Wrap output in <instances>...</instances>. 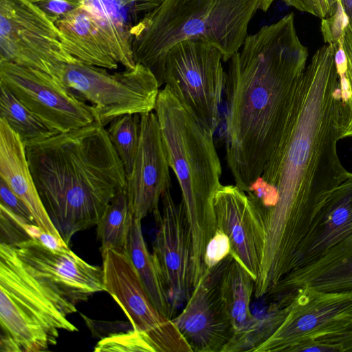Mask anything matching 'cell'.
Here are the masks:
<instances>
[{
	"mask_svg": "<svg viewBox=\"0 0 352 352\" xmlns=\"http://www.w3.org/2000/svg\"><path fill=\"white\" fill-rule=\"evenodd\" d=\"M336 49L322 45L306 66L282 137L261 175L278 197L262 214L265 242L261 267L273 276L289 272L314 215L351 173L337 150L346 91L335 63Z\"/></svg>",
	"mask_w": 352,
	"mask_h": 352,
	"instance_id": "cell-1",
	"label": "cell"
},
{
	"mask_svg": "<svg viewBox=\"0 0 352 352\" xmlns=\"http://www.w3.org/2000/svg\"><path fill=\"white\" fill-rule=\"evenodd\" d=\"M308 55L292 12L248 35L228 60L226 160L245 192L282 137Z\"/></svg>",
	"mask_w": 352,
	"mask_h": 352,
	"instance_id": "cell-2",
	"label": "cell"
},
{
	"mask_svg": "<svg viewBox=\"0 0 352 352\" xmlns=\"http://www.w3.org/2000/svg\"><path fill=\"white\" fill-rule=\"evenodd\" d=\"M25 146L41 201L67 245L76 233L96 226L126 190L123 162L96 122Z\"/></svg>",
	"mask_w": 352,
	"mask_h": 352,
	"instance_id": "cell-3",
	"label": "cell"
},
{
	"mask_svg": "<svg viewBox=\"0 0 352 352\" xmlns=\"http://www.w3.org/2000/svg\"><path fill=\"white\" fill-rule=\"evenodd\" d=\"M155 113L170 167L179 182L191 232L193 284L208 269L206 245L217 230L213 199L221 185V166L213 133L206 129L168 85L160 90Z\"/></svg>",
	"mask_w": 352,
	"mask_h": 352,
	"instance_id": "cell-4",
	"label": "cell"
},
{
	"mask_svg": "<svg viewBox=\"0 0 352 352\" xmlns=\"http://www.w3.org/2000/svg\"><path fill=\"white\" fill-rule=\"evenodd\" d=\"M274 0H162L130 30L133 59L164 84V58L175 44L199 39L217 47L228 61L241 47L248 25Z\"/></svg>",
	"mask_w": 352,
	"mask_h": 352,
	"instance_id": "cell-5",
	"label": "cell"
},
{
	"mask_svg": "<svg viewBox=\"0 0 352 352\" xmlns=\"http://www.w3.org/2000/svg\"><path fill=\"white\" fill-rule=\"evenodd\" d=\"M76 305L34 276L12 245H0L1 352H40L56 344L60 330L78 331L67 319Z\"/></svg>",
	"mask_w": 352,
	"mask_h": 352,
	"instance_id": "cell-6",
	"label": "cell"
},
{
	"mask_svg": "<svg viewBox=\"0 0 352 352\" xmlns=\"http://www.w3.org/2000/svg\"><path fill=\"white\" fill-rule=\"evenodd\" d=\"M107 69L82 63L67 64L57 80L90 103L95 122L103 126L122 115L155 109L160 86L150 69L136 63L123 72L111 74Z\"/></svg>",
	"mask_w": 352,
	"mask_h": 352,
	"instance_id": "cell-7",
	"label": "cell"
},
{
	"mask_svg": "<svg viewBox=\"0 0 352 352\" xmlns=\"http://www.w3.org/2000/svg\"><path fill=\"white\" fill-rule=\"evenodd\" d=\"M222 61L219 49L199 39L179 42L164 58V84L213 133L226 80Z\"/></svg>",
	"mask_w": 352,
	"mask_h": 352,
	"instance_id": "cell-8",
	"label": "cell"
},
{
	"mask_svg": "<svg viewBox=\"0 0 352 352\" xmlns=\"http://www.w3.org/2000/svg\"><path fill=\"white\" fill-rule=\"evenodd\" d=\"M0 60L56 79L65 65L80 63L63 47L55 23L30 0H0Z\"/></svg>",
	"mask_w": 352,
	"mask_h": 352,
	"instance_id": "cell-9",
	"label": "cell"
},
{
	"mask_svg": "<svg viewBox=\"0 0 352 352\" xmlns=\"http://www.w3.org/2000/svg\"><path fill=\"white\" fill-rule=\"evenodd\" d=\"M277 300L285 307V318L253 352H290L300 343L336 334L352 321V290L323 292L304 286Z\"/></svg>",
	"mask_w": 352,
	"mask_h": 352,
	"instance_id": "cell-10",
	"label": "cell"
},
{
	"mask_svg": "<svg viewBox=\"0 0 352 352\" xmlns=\"http://www.w3.org/2000/svg\"><path fill=\"white\" fill-rule=\"evenodd\" d=\"M106 292L155 352H192L172 320L154 306L126 252H101Z\"/></svg>",
	"mask_w": 352,
	"mask_h": 352,
	"instance_id": "cell-11",
	"label": "cell"
},
{
	"mask_svg": "<svg viewBox=\"0 0 352 352\" xmlns=\"http://www.w3.org/2000/svg\"><path fill=\"white\" fill-rule=\"evenodd\" d=\"M0 82L45 125L58 133L95 122L91 105L45 72L0 60Z\"/></svg>",
	"mask_w": 352,
	"mask_h": 352,
	"instance_id": "cell-12",
	"label": "cell"
},
{
	"mask_svg": "<svg viewBox=\"0 0 352 352\" xmlns=\"http://www.w3.org/2000/svg\"><path fill=\"white\" fill-rule=\"evenodd\" d=\"M162 210L153 212L157 226L152 256L174 307L190 296L193 286V250L183 202L177 204L170 188L161 197Z\"/></svg>",
	"mask_w": 352,
	"mask_h": 352,
	"instance_id": "cell-13",
	"label": "cell"
},
{
	"mask_svg": "<svg viewBox=\"0 0 352 352\" xmlns=\"http://www.w3.org/2000/svg\"><path fill=\"white\" fill-rule=\"evenodd\" d=\"M217 229L230 242V254L256 280L263 256V219L250 197L236 185H221L213 199Z\"/></svg>",
	"mask_w": 352,
	"mask_h": 352,
	"instance_id": "cell-14",
	"label": "cell"
},
{
	"mask_svg": "<svg viewBox=\"0 0 352 352\" xmlns=\"http://www.w3.org/2000/svg\"><path fill=\"white\" fill-rule=\"evenodd\" d=\"M14 247L34 276L52 284L76 305L106 292L102 267L87 263L69 248L52 250L35 239Z\"/></svg>",
	"mask_w": 352,
	"mask_h": 352,
	"instance_id": "cell-15",
	"label": "cell"
},
{
	"mask_svg": "<svg viewBox=\"0 0 352 352\" xmlns=\"http://www.w3.org/2000/svg\"><path fill=\"white\" fill-rule=\"evenodd\" d=\"M170 168L155 113L140 114L139 146L126 188L135 219L142 221L159 208L162 194L170 188Z\"/></svg>",
	"mask_w": 352,
	"mask_h": 352,
	"instance_id": "cell-16",
	"label": "cell"
},
{
	"mask_svg": "<svg viewBox=\"0 0 352 352\" xmlns=\"http://www.w3.org/2000/svg\"><path fill=\"white\" fill-rule=\"evenodd\" d=\"M173 322L192 352H223L234 330L220 300L212 269L193 288Z\"/></svg>",
	"mask_w": 352,
	"mask_h": 352,
	"instance_id": "cell-17",
	"label": "cell"
},
{
	"mask_svg": "<svg viewBox=\"0 0 352 352\" xmlns=\"http://www.w3.org/2000/svg\"><path fill=\"white\" fill-rule=\"evenodd\" d=\"M211 269L223 307L234 330L223 352H253L263 322V317L258 318L250 311L255 280L230 254Z\"/></svg>",
	"mask_w": 352,
	"mask_h": 352,
	"instance_id": "cell-18",
	"label": "cell"
},
{
	"mask_svg": "<svg viewBox=\"0 0 352 352\" xmlns=\"http://www.w3.org/2000/svg\"><path fill=\"white\" fill-rule=\"evenodd\" d=\"M351 234V173L330 192L314 215L305 236L293 256L289 272L316 261L329 249Z\"/></svg>",
	"mask_w": 352,
	"mask_h": 352,
	"instance_id": "cell-19",
	"label": "cell"
},
{
	"mask_svg": "<svg viewBox=\"0 0 352 352\" xmlns=\"http://www.w3.org/2000/svg\"><path fill=\"white\" fill-rule=\"evenodd\" d=\"M304 286L323 292L352 290V234L316 261L289 272L271 294L280 297Z\"/></svg>",
	"mask_w": 352,
	"mask_h": 352,
	"instance_id": "cell-20",
	"label": "cell"
},
{
	"mask_svg": "<svg viewBox=\"0 0 352 352\" xmlns=\"http://www.w3.org/2000/svg\"><path fill=\"white\" fill-rule=\"evenodd\" d=\"M0 175L30 210L43 232L61 239L41 201L19 135L0 118Z\"/></svg>",
	"mask_w": 352,
	"mask_h": 352,
	"instance_id": "cell-21",
	"label": "cell"
},
{
	"mask_svg": "<svg viewBox=\"0 0 352 352\" xmlns=\"http://www.w3.org/2000/svg\"><path fill=\"white\" fill-rule=\"evenodd\" d=\"M63 47L80 63L107 69L118 63L92 14L82 5L55 22Z\"/></svg>",
	"mask_w": 352,
	"mask_h": 352,
	"instance_id": "cell-22",
	"label": "cell"
},
{
	"mask_svg": "<svg viewBox=\"0 0 352 352\" xmlns=\"http://www.w3.org/2000/svg\"><path fill=\"white\" fill-rule=\"evenodd\" d=\"M141 220L135 219L131 229L126 252L155 308L164 316L173 319L175 307L144 239Z\"/></svg>",
	"mask_w": 352,
	"mask_h": 352,
	"instance_id": "cell-23",
	"label": "cell"
},
{
	"mask_svg": "<svg viewBox=\"0 0 352 352\" xmlns=\"http://www.w3.org/2000/svg\"><path fill=\"white\" fill-rule=\"evenodd\" d=\"M135 217L126 190L110 202L97 223L100 252L108 249L126 252L128 238Z\"/></svg>",
	"mask_w": 352,
	"mask_h": 352,
	"instance_id": "cell-24",
	"label": "cell"
},
{
	"mask_svg": "<svg viewBox=\"0 0 352 352\" xmlns=\"http://www.w3.org/2000/svg\"><path fill=\"white\" fill-rule=\"evenodd\" d=\"M0 118L21 138L24 145L48 138L58 132L45 125L0 82Z\"/></svg>",
	"mask_w": 352,
	"mask_h": 352,
	"instance_id": "cell-25",
	"label": "cell"
},
{
	"mask_svg": "<svg viewBox=\"0 0 352 352\" xmlns=\"http://www.w3.org/2000/svg\"><path fill=\"white\" fill-rule=\"evenodd\" d=\"M107 129L109 138L123 162L126 177L133 169L138 150L140 135V114L122 115L109 124Z\"/></svg>",
	"mask_w": 352,
	"mask_h": 352,
	"instance_id": "cell-26",
	"label": "cell"
},
{
	"mask_svg": "<svg viewBox=\"0 0 352 352\" xmlns=\"http://www.w3.org/2000/svg\"><path fill=\"white\" fill-rule=\"evenodd\" d=\"M94 351L155 352L144 337L133 329L104 338L97 343Z\"/></svg>",
	"mask_w": 352,
	"mask_h": 352,
	"instance_id": "cell-27",
	"label": "cell"
},
{
	"mask_svg": "<svg viewBox=\"0 0 352 352\" xmlns=\"http://www.w3.org/2000/svg\"><path fill=\"white\" fill-rule=\"evenodd\" d=\"M0 217L1 243L15 246L31 239L24 228V223L30 221L14 214L1 204Z\"/></svg>",
	"mask_w": 352,
	"mask_h": 352,
	"instance_id": "cell-28",
	"label": "cell"
},
{
	"mask_svg": "<svg viewBox=\"0 0 352 352\" xmlns=\"http://www.w3.org/2000/svg\"><path fill=\"white\" fill-rule=\"evenodd\" d=\"M343 47L347 59V67L344 73L347 85V98L344 101L345 120L341 139L352 138V30L349 25L344 30Z\"/></svg>",
	"mask_w": 352,
	"mask_h": 352,
	"instance_id": "cell-29",
	"label": "cell"
},
{
	"mask_svg": "<svg viewBox=\"0 0 352 352\" xmlns=\"http://www.w3.org/2000/svg\"><path fill=\"white\" fill-rule=\"evenodd\" d=\"M349 19L338 0V8L333 15L322 19L321 32L326 44L336 45L343 39Z\"/></svg>",
	"mask_w": 352,
	"mask_h": 352,
	"instance_id": "cell-30",
	"label": "cell"
},
{
	"mask_svg": "<svg viewBox=\"0 0 352 352\" xmlns=\"http://www.w3.org/2000/svg\"><path fill=\"white\" fill-rule=\"evenodd\" d=\"M230 253V242L227 234L217 229L208 243L205 254L204 263L208 270L215 267L224 260Z\"/></svg>",
	"mask_w": 352,
	"mask_h": 352,
	"instance_id": "cell-31",
	"label": "cell"
},
{
	"mask_svg": "<svg viewBox=\"0 0 352 352\" xmlns=\"http://www.w3.org/2000/svg\"><path fill=\"white\" fill-rule=\"evenodd\" d=\"M296 9L321 19L331 16L338 8V0H283Z\"/></svg>",
	"mask_w": 352,
	"mask_h": 352,
	"instance_id": "cell-32",
	"label": "cell"
},
{
	"mask_svg": "<svg viewBox=\"0 0 352 352\" xmlns=\"http://www.w3.org/2000/svg\"><path fill=\"white\" fill-rule=\"evenodd\" d=\"M32 2L54 23L83 5V1L78 0H36Z\"/></svg>",
	"mask_w": 352,
	"mask_h": 352,
	"instance_id": "cell-33",
	"label": "cell"
},
{
	"mask_svg": "<svg viewBox=\"0 0 352 352\" xmlns=\"http://www.w3.org/2000/svg\"><path fill=\"white\" fill-rule=\"evenodd\" d=\"M1 203L14 214L35 223L32 215L25 203L12 191L7 183L0 178ZM36 224V223H35Z\"/></svg>",
	"mask_w": 352,
	"mask_h": 352,
	"instance_id": "cell-34",
	"label": "cell"
},
{
	"mask_svg": "<svg viewBox=\"0 0 352 352\" xmlns=\"http://www.w3.org/2000/svg\"><path fill=\"white\" fill-rule=\"evenodd\" d=\"M320 341L333 347L336 352H352V321L338 333L323 337Z\"/></svg>",
	"mask_w": 352,
	"mask_h": 352,
	"instance_id": "cell-35",
	"label": "cell"
},
{
	"mask_svg": "<svg viewBox=\"0 0 352 352\" xmlns=\"http://www.w3.org/2000/svg\"><path fill=\"white\" fill-rule=\"evenodd\" d=\"M36 240L45 247L54 250H60L69 248L68 245L63 239L43 231Z\"/></svg>",
	"mask_w": 352,
	"mask_h": 352,
	"instance_id": "cell-36",
	"label": "cell"
},
{
	"mask_svg": "<svg viewBox=\"0 0 352 352\" xmlns=\"http://www.w3.org/2000/svg\"><path fill=\"white\" fill-rule=\"evenodd\" d=\"M301 351L332 352L335 351L331 347L316 340H309L300 343L294 346L290 351V352Z\"/></svg>",
	"mask_w": 352,
	"mask_h": 352,
	"instance_id": "cell-37",
	"label": "cell"
},
{
	"mask_svg": "<svg viewBox=\"0 0 352 352\" xmlns=\"http://www.w3.org/2000/svg\"><path fill=\"white\" fill-rule=\"evenodd\" d=\"M129 3L135 4L146 11L155 8L162 0H123Z\"/></svg>",
	"mask_w": 352,
	"mask_h": 352,
	"instance_id": "cell-38",
	"label": "cell"
},
{
	"mask_svg": "<svg viewBox=\"0 0 352 352\" xmlns=\"http://www.w3.org/2000/svg\"><path fill=\"white\" fill-rule=\"evenodd\" d=\"M340 1L348 16L349 25L352 30V0H340Z\"/></svg>",
	"mask_w": 352,
	"mask_h": 352,
	"instance_id": "cell-39",
	"label": "cell"
},
{
	"mask_svg": "<svg viewBox=\"0 0 352 352\" xmlns=\"http://www.w3.org/2000/svg\"><path fill=\"white\" fill-rule=\"evenodd\" d=\"M30 1H36V0H30Z\"/></svg>",
	"mask_w": 352,
	"mask_h": 352,
	"instance_id": "cell-40",
	"label": "cell"
},
{
	"mask_svg": "<svg viewBox=\"0 0 352 352\" xmlns=\"http://www.w3.org/2000/svg\"><path fill=\"white\" fill-rule=\"evenodd\" d=\"M78 1H83L84 0H78Z\"/></svg>",
	"mask_w": 352,
	"mask_h": 352,
	"instance_id": "cell-41",
	"label": "cell"
}]
</instances>
